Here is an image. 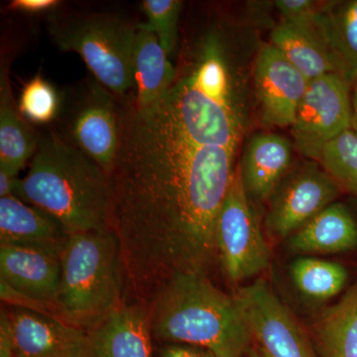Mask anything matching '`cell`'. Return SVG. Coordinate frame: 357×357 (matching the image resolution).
<instances>
[{"mask_svg": "<svg viewBox=\"0 0 357 357\" xmlns=\"http://www.w3.org/2000/svg\"><path fill=\"white\" fill-rule=\"evenodd\" d=\"M110 229L121 246L124 301L149 306L177 275L208 276L215 225L236 151L188 139L159 105L119 112Z\"/></svg>", "mask_w": 357, "mask_h": 357, "instance_id": "1", "label": "cell"}, {"mask_svg": "<svg viewBox=\"0 0 357 357\" xmlns=\"http://www.w3.org/2000/svg\"><path fill=\"white\" fill-rule=\"evenodd\" d=\"M14 196L53 218L67 234L110 229L112 175L55 131L39 135Z\"/></svg>", "mask_w": 357, "mask_h": 357, "instance_id": "2", "label": "cell"}, {"mask_svg": "<svg viewBox=\"0 0 357 357\" xmlns=\"http://www.w3.org/2000/svg\"><path fill=\"white\" fill-rule=\"evenodd\" d=\"M154 338L202 347L217 357H243L252 335L236 298L206 275L185 273L167 282L150 303Z\"/></svg>", "mask_w": 357, "mask_h": 357, "instance_id": "3", "label": "cell"}, {"mask_svg": "<svg viewBox=\"0 0 357 357\" xmlns=\"http://www.w3.org/2000/svg\"><path fill=\"white\" fill-rule=\"evenodd\" d=\"M54 312L89 332L124 302L121 246L112 229L68 234Z\"/></svg>", "mask_w": 357, "mask_h": 357, "instance_id": "4", "label": "cell"}, {"mask_svg": "<svg viewBox=\"0 0 357 357\" xmlns=\"http://www.w3.org/2000/svg\"><path fill=\"white\" fill-rule=\"evenodd\" d=\"M137 24L114 13L54 11L48 31L60 50L79 54L93 77L116 98L133 88Z\"/></svg>", "mask_w": 357, "mask_h": 357, "instance_id": "5", "label": "cell"}, {"mask_svg": "<svg viewBox=\"0 0 357 357\" xmlns=\"http://www.w3.org/2000/svg\"><path fill=\"white\" fill-rule=\"evenodd\" d=\"M62 135L112 175L121 145L116 96L93 79L62 96Z\"/></svg>", "mask_w": 357, "mask_h": 357, "instance_id": "6", "label": "cell"}, {"mask_svg": "<svg viewBox=\"0 0 357 357\" xmlns=\"http://www.w3.org/2000/svg\"><path fill=\"white\" fill-rule=\"evenodd\" d=\"M236 166L215 225L218 257L234 283L248 280L269 266L271 250L263 236Z\"/></svg>", "mask_w": 357, "mask_h": 357, "instance_id": "7", "label": "cell"}, {"mask_svg": "<svg viewBox=\"0 0 357 357\" xmlns=\"http://www.w3.org/2000/svg\"><path fill=\"white\" fill-rule=\"evenodd\" d=\"M157 102L192 142L236 151L243 134L236 103L218 102L178 70L173 86Z\"/></svg>", "mask_w": 357, "mask_h": 357, "instance_id": "8", "label": "cell"}, {"mask_svg": "<svg viewBox=\"0 0 357 357\" xmlns=\"http://www.w3.org/2000/svg\"><path fill=\"white\" fill-rule=\"evenodd\" d=\"M351 84L340 74L310 82L291 128L294 144L303 156L319 162L326 145L351 129Z\"/></svg>", "mask_w": 357, "mask_h": 357, "instance_id": "9", "label": "cell"}, {"mask_svg": "<svg viewBox=\"0 0 357 357\" xmlns=\"http://www.w3.org/2000/svg\"><path fill=\"white\" fill-rule=\"evenodd\" d=\"M234 298L265 356L317 357L297 319L266 282L241 288Z\"/></svg>", "mask_w": 357, "mask_h": 357, "instance_id": "10", "label": "cell"}, {"mask_svg": "<svg viewBox=\"0 0 357 357\" xmlns=\"http://www.w3.org/2000/svg\"><path fill=\"white\" fill-rule=\"evenodd\" d=\"M340 188L325 170L310 164L282 181L270 199L268 229L285 238L333 204Z\"/></svg>", "mask_w": 357, "mask_h": 357, "instance_id": "11", "label": "cell"}, {"mask_svg": "<svg viewBox=\"0 0 357 357\" xmlns=\"http://www.w3.org/2000/svg\"><path fill=\"white\" fill-rule=\"evenodd\" d=\"M13 357H88L89 333L28 307L7 310Z\"/></svg>", "mask_w": 357, "mask_h": 357, "instance_id": "12", "label": "cell"}, {"mask_svg": "<svg viewBox=\"0 0 357 357\" xmlns=\"http://www.w3.org/2000/svg\"><path fill=\"white\" fill-rule=\"evenodd\" d=\"M60 251L47 246L0 244L1 284L35 305L54 309L62 272Z\"/></svg>", "mask_w": 357, "mask_h": 357, "instance_id": "13", "label": "cell"}, {"mask_svg": "<svg viewBox=\"0 0 357 357\" xmlns=\"http://www.w3.org/2000/svg\"><path fill=\"white\" fill-rule=\"evenodd\" d=\"M310 82L276 47L263 46L255 61V83L265 123L292 128Z\"/></svg>", "mask_w": 357, "mask_h": 357, "instance_id": "14", "label": "cell"}, {"mask_svg": "<svg viewBox=\"0 0 357 357\" xmlns=\"http://www.w3.org/2000/svg\"><path fill=\"white\" fill-rule=\"evenodd\" d=\"M88 333V357H153L146 305L123 302Z\"/></svg>", "mask_w": 357, "mask_h": 357, "instance_id": "15", "label": "cell"}, {"mask_svg": "<svg viewBox=\"0 0 357 357\" xmlns=\"http://www.w3.org/2000/svg\"><path fill=\"white\" fill-rule=\"evenodd\" d=\"M293 145L279 134H257L249 141L241 164V177L249 199H272L290 168Z\"/></svg>", "mask_w": 357, "mask_h": 357, "instance_id": "16", "label": "cell"}, {"mask_svg": "<svg viewBox=\"0 0 357 357\" xmlns=\"http://www.w3.org/2000/svg\"><path fill=\"white\" fill-rule=\"evenodd\" d=\"M132 70L135 93L131 102L139 109L161 100L177 77V69L169 61L168 54L160 44L158 37L144 23L137 24Z\"/></svg>", "mask_w": 357, "mask_h": 357, "instance_id": "17", "label": "cell"}, {"mask_svg": "<svg viewBox=\"0 0 357 357\" xmlns=\"http://www.w3.org/2000/svg\"><path fill=\"white\" fill-rule=\"evenodd\" d=\"M11 59L1 53L0 64V169L17 175L38 147L39 135L20 114L14 100L9 68Z\"/></svg>", "mask_w": 357, "mask_h": 357, "instance_id": "18", "label": "cell"}, {"mask_svg": "<svg viewBox=\"0 0 357 357\" xmlns=\"http://www.w3.org/2000/svg\"><path fill=\"white\" fill-rule=\"evenodd\" d=\"M357 248V222L344 204L333 203L290 238V248L307 255H335Z\"/></svg>", "mask_w": 357, "mask_h": 357, "instance_id": "19", "label": "cell"}, {"mask_svg": "<svg viewBox=\"0 0 357 357\" xmlns=\"http://www.w3.org/2000/svg\"><path fill=\"white\" fill-rule=\"evenodd\" d=\"M68 234L53 218L16 196L0 198V244L62 248Z\"/></svg>", "mask_w": 357, "mask_h": 357, "instance_id": "20", "label": "cell"}, {"mask_svg": "<svg viewBox=\"0 0 357 357\" xmlns=\"http://www.w3.org/2000/svg\"><path fill=\"white\" fill-rule=\"evenodd\" d=\"M317 31L328 47L338 72L349 83L357 79V0L328 1Z\"/></svg>", "mask_w": 357, "mask_h": 357, "instance_id": "21", "label": "cell"}, {"mask_svg": "<svg viewBox=\"0 0 357 357\" xmlns=\"http://www.w3.org/2000/svg\"><path fill=\"white\" fill-rule=\"evenodd\" d=\"M271 42L310 81L328 74H340L332 54L316 29L283 21L272 31Z\"/></svg>", "mask_w": 357, "mask_h": 357, "instance_id": "22", "label": "cell"}, {"mask_svg": "<svg viewBox=\"0 0 357 357\" xmlns=\"http://www.w3.org/2000/svg\"><path fill=\"white\" fill-rule=\"evenodd\" d=\"M316 330L325 357H357V283L324 312Z\"/></svg>", "mask_w": 357, "mask_h": 357, "instance_id": "23", "label": "cell"}, {"mask_svg": "<svg viewBox=\"0 0 357 357\" xmlns=\"http://www.w3.org/2000/svg\"><path fill=\"white\" fill-rule=\"evenodd\" d=\"M291 275L298 290L314 300L335 297L349 278L347 269L340 263L307 257L294 262Z\"/></svg>", "mask_w": 357, "mask_h": 357, "instance_id": "24", "label": "cell"}, {"mask_svg": "<svg viewBox=\"0 0 357 357\" xmlns=\"http://www.w3.org/2000/svg\"><path fill=\"white\" fill-rule=\"evenodd\" d=\"M319 163L338 187L357 198V135L352 129L344 131L326 145Z\"/></svg>", "mask_w": 357, "mask_h": 357, "instance_id": "25", "label": "cell"}, {"mask_svg": "<svg viewBox=\"0 0 357 357\" xmlns=\"http://www.w3.org/2000/svg\"><path fill=\"white\" fill-rule=\"evenodd\" d=\"M62 96L40 75L33 77L23 86L18 102L20 114L28 122L48 124L58 119Z\"/></svg>", "mask_w": 357, "mask_h": 357, "instance_id": "26", "label": "cell"}, {"mask_svg": "<svg viewBox=\"0 0 357 357\" xmlns=\"http://www.w3.org/2000/svg\"><path fill=\"white\" fill-rule=\"evenodd\" d=\"M184 2L181 0H144L142 8L147 16L145 26L158 37L160 44L170 56L178 43V22Z\"/></svg>", "mask_w": 357, "mask_h": 357, "instance_id": "27", "label": "cell"}, {"mask_svg": "<svg viewBox=\"0 0 357 357\" xmlns=\"http://www.w3.org/2000/svg\"><path fill=\"white\" fill-rule=\"evenodd\" d=\"M328 3L314 0H277L275 6L283 16L284 22L314 29Z\"/></svg>", "mask_w": 357, "mask_h": 357, "instance_id": "28", "label": "cell"}, {"mask_svg": "<svg viewBox=\"0 0 357 357\" xmlns=\"http://www.w3.org/2000/svg\"><path fill=\"white\" fill-rule=\"evenodd\" d=\"M62 2L59 0H13L9 3V9L21 13L37 15V14L49 13L57 10Z\"/></svg>", "mask_w": 357, "mask_h": 357, "instance_id": "29", "label": "cell"}, {"mask_svg": "<svg viewBox=\"0 0 357 357\" xmlns=\"http://www.w3.org/2000/svg\"><path fill=\"white\" fill-rule=\"evenodd\" d=\"M159 357H217L213 352L194 345L168 344L160 349Z\"/></svg>", "mask_w": 357, "mask_h": 357, "instance_id": "30", "label": "cell"}, {"mask_svg": "<svg viewBox=\"0 0 357 357\" xmlns=\"http://www.w3.org/2000/svg\"><path fill=\"white\" fill-rule=\"evenodd\" d=\"M18 178L13 174L0 169V198L14 196L16 183Z\"/></svg>", "mask_w": 357, "mask_h": 357, "instance_id": "31", "label": "cell"}, {"mask_svg": "<svg viewBox=\"0 0 357 357\" xmlns=\"http://www.w3.org/2000/svg\"><path fill=\"white\" fill-rule=\"evenodd\" d=\"M351 129L357 135V79L356 83H354V93H352Z\"/></svg>", "mask_w": 357, "mask_h": 357, "instance_id": "32", "label": "cell"}, {"mask_svg": "<svg viewBox=\"0 0 357 357\" xmlns=\"http://www.w3.org/2000/svg\"><path fill=\"white\" fill-rule=\"evenodd\" d=\"M249 357H262V356H261V354H260V352L252 351V352H251L250 356H249Z\"/></svg>", "mask_w": 357, "mask_h": 357, "instance_id": "33", "label": "cell"}, {"mask_svg": "<svg viewBox=\"0 0 357 357\" xmlns=\"http://www.w3.org/2000/svg\"><path fill=\"white\" fill-rule=\"evenodd\" d=\"M260 354H261V356H262V357H266V356H264V354H262V352H261V351H260Z\"/></svg>", "mask_w": 357, "mask_h": 357, "instance_id": "34", "label": "cell"}]
</instances>
